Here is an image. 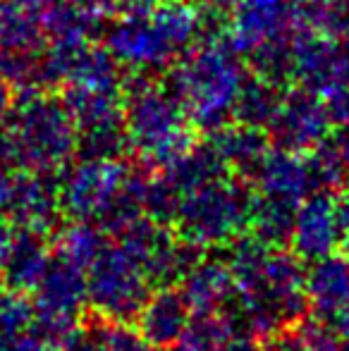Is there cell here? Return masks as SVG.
I'll use <instances>...</instances> for the list:
<instances>
[{
    "mask_svg": "<svg viewBox=\"0 0 349 351\" xmlns=\"http://www.w3.org/2000/svg\"><path fill=\"white\" fill-rule=\"evenodd\" d=\"M254 186L232 172L184 191L175 225L180 237L196 246L232 244L252 227Z\"/></svg>",
    "mask_w": 349,
    "mask_h": 351,
    "instance_id": "obj_5",
    "label": "cell"
},
{
    "mask_svg": "<svg viewBox=\"0 0 349 351\" xmlns=\"http://www.w3.org/2000/svg\"><path fill=\"white\" fill-rule=\"evenodd\" d=\"M199 3L204 5V8L218 10V12H225V14H228L230 10L234 8V3H237V0H199Z\"/></svg>",
    "mask_w": 349,
    "mask_h": 351,
    "instance_id": "obj_32",
    "label": "cell"
},
{
    "mask_svg": "<svg viewBox=\"0 0 349 351\" xmlns=\"http://www.w3.org/2000/svg\"><path fill=\"white\" fill-rule=\"evenodd\" d=\"M106 239L108 234L96 222L75 220L56 234V254L86 270L91 261L101 254L103 246L108 244Z\"/></svg>",
    "mask_w": 349,
    "mask_h": 351,
    "instance_id": "obj_23",
    "label": "cell"
},
{
    "mask_svg": "<svg viewBox=\"0 0 349 351\" xmlns=\"http://www.w3.org/2000/svg\"><path fill=\"white\" fill-rule=\"evenodd\" d=\"M62 349L65 351H110L108 339H106V320L98 325H91V328H86V330H80Z\"/></svg>",
    "mask_w": 349,
    "mask_h": 351,
    "instance_id": "obj_25",
    "label": "cell"
},
{
    "mask_svg": "<svg viewBox=\"0 0 349 351\" xmlns=\"http://www.w3.org/2000/svg\"><path fill=\"white\" fill-rule=\"evenodd\" d=\"M249 67L225 38L196 41L165 74L168 88L184 106L191 125L201 134L234 120V103Z\"/></svg>",
    "mask_w": 349,
    "mask_h": 351,
    "instance_id": "obj_2",
    "label": "cell"
},
{
    "mask_svg": "<svg viewBox=\"0 0 349 351\" xmlns=\"http://www.w3.org/2000/svg\"><path fill=\"white\" fill-rule=\"evenodd\" d=\"M263 351H342V337L323 323H294L268 335Z\"/></svg>",
    "mask_w": 349,
    "mask_h": 351,
    "instance_id": "obj_22",
    "label": "cell"
},
{
    "mask_svg": "<svg viewBox=\"0 0 349 351\" xmlns=\"http://www.w3.org/2000/svg\"><path fill=\"white\" fill-rule=\"evenodd\" d=\"M335 151L337 160H340V167L345 172V180H349V125H342L340 132H337L333 139H328Z\"/></svg>",
    "mask_w": 349,
    "mask_h": 351,
    "instance_id": "obj_28",
    "label": "cell"
},
{
    "mask_svg": "<svg viewBox=\"0 0 349 351\" xmlns=\"http://www.w3.org/2000/svg\"><path fill=\"white\" fill-rule=\"evenodd\" d=\"M8 184H10V172H3V170H0V210H3V204H5Z\"/></svg>",
    "mask_w": 349,
    "mask_h": 351,
    "instance_id": "obj_33",
    "label": "cell"
},
{
    "mask_svg": "<svg viewBox=\"0 0 349 351\" xmlns=\"http://www.w3.org/2000/svg\"><path fill=\"white\" fill-rule=\"evenodd\" d=\"M51 251H48L43 234L17 230L12 232V239L8 246L3 265L5 287L17 291H34L38 280L43 278L48 263H51Z\"/></svg>",
    "mask_w": 349,
    "mask_h": 351,
    "instance_id": "obj_19",
    "label": "cell"
},
{
    "mask_svg": "<svg viewBox=\"0 0 349 351\" xmlns=\"http://www.w3.org/2000/svg\"><path fill=\"white\" fill-rule=\"evenodd\" d=\"M292 3H294V5H297V3H304V0H292Z\"/></svg>",
    "mask_w": 349,
    "mask_h": 351,
    "instance_id": "obj_35",
    "label": "cell"
},
{
    "mask_svg": "<svg viewBox=\"0 0 349 351\" xmlns=\"http://www.w3.org/2000/svg\"><path fill=\"white\" fill-rule=\"evenodd\" d=\"M103 22L86 14L72 0H46L43 3V32L46 43L96 41Z\"/></svg>",
    "mask_w": 349,
    "mask_h": 351,
    "instance_id": "obj_20",
    "label": "cell"
},
{
    "mask_svg": "<svg viewBox=\"0 0 349 351\" xmlns=\"http://www.w3.org/2000/svg\"><path fill=\"white\" fill-rule=\"evenodd\" d=\"M134 167L120 158H82L60 180V208L72 220L98 222L120 201Z\"/></svg>",
    "mask_w": 349,
    "mask_h": 351,
    "instance_id": "obj_7",
    "label": "cell"
},
{
    "mask_svg": "<svg viewBox=\"0 0 349 351\" xmlns=\"http://www.w3.org/2000/svg\"><path fill=\"white\" fill-rule=\"evenodd\" d=\"M3 213L10 225L34 234H48L60 217V182L53 172L19 170L10 175Z\"/></svg>",
    "mask_w": 349,
    "mask_h": 351,
    "instance_id": "obj_10",
    "label": "cell"
},
{
    "mask_svg": "<svg viewBox=\"0 0 349 351\" xmlns=\"http://www.w3.org/2000/svg\"><path fill=\"white\" fill-rule=\"evenodd\" d=\"M208 143L218 158L223 160V165L228 167L232 175L237 177H249L254 175V170L258 167V162L263 160V156L270 151V139L268 132L263 127L244 125V122H228V125L218 127L215 132L208 134Z\"/></svg>",
    "mask_w": 349,
    "mask_h": 351,
    "instance_id": "obj_17",
    "label": "cell"
},
{
    "mask_svg": "<svg viewBox=\"0 0 349 351\" xmlns=\"http://www.w3.org/2000/svg\"><path fill=\"white\" fill-rule=\"evenodd\" d=\"M106 48L122 70L160 77L182 58L151 12H122L106 32Z\"/></svg>",
    "mask_w": 349,
    "mask_h": 351,
    "instance_id": "obj_8",
    "label": "cell"
},
{
    "mask_svg": "<svg viewBox=\"0 0 349 351\" xmlns=\"http://www.w3.org/2000/svg\"><path fill=\"white\" fill-rule=\"evenodd\" d=\"M306 296L318 323L328 325L340 337H349V258L333 254L311 263Z\"/></svg>",
    "mask_w": 349,
    "mask_h": 351,
    "instance_id": "obj_14",
    "label": "cell"
},
{
    "mask_svg": "<svg viewBox=\"0 0 349 351\" xmlns=\"http://www.w3.org/2000/svg\"><path fill=\"white\" fill-rule=\"evenodd\" d=\"M254 194L287 206H299L313 191H323L309 153H294L270 146L254 175L249 177Z\"/></svg>",
    "mask_w": 349,
    "mask_h": 351,
    "instance_id": "obj_12",
    "label": "cell"
},
{
    "mask_svg": "<svg viewBox=\"0 0 349 351\" xmlns=\"http://www.w3.org/2000/svg\"><path fill=\"white\" fill-rule=\"evenodd\" d=\"M333 117L318 93L302 86H287L265 125L268 139L275 148L294 153H309L330 139Z\"/></svg>",
    "mask_w": 349,
    "mask_h": 351,
    "instance_id": "obj_9",
    "label": "cell"
},
{
    "mask_svg": "<svg viewBox=\"0 0 349 351\" xmlns=\"http://www.w3.org/2000/svg\"><path fill=\"white\" fill-rule=\"evenodd\" d=\"M289 244L306 263L328 258L345 246V230L337 213V191H313L297 206Z\"/></svg>",
    "mask_w": 349,
    "mask_h": 351,
    "instance_id": "obj_11",
    "label": "cell"
},
{
    "mask_svg": "<svg viewBox=\"0 0 349 351\" xmlns=\"http://www.w3.org/2000/svg\"><path fill=\"white\" fill-rule=\"evenodd\" d=\"M46 0H0V53L38 56L46 48Z\"/></svg>",
    "mask_w": 349,
    "mask_h": 351,
    "instance_id": "obj_18",
    "label": "cell"
},
{
    "mask_svg": "<svg viewBox=\"0 0 349 351\" xmlns=\"http://www.w3.org/2000/svg\"><path fill=\"white\" fill-rule=\"evenodd\" d=\"M75 5H80L86 14H91L93 19L106 24L108 19H115L120 8H117V0H72Z\"/></svg>",
    "mask_w": 349,
    "mask_h": 351,
    "instance_id": "obj_26",
    "label": "cell"
},
{
    "mask_svg": "<svg viewBox=\"0 0 349 351\" xmlns=\"http://www.w3.org/2000/svg\"><path fill=\"white\" fill-rule=\"evenodd\" d=\"M127 143L149 170L175 165L189 148L196 134L182 101L160 77L134 74L122 82Z\"/></svg>",
    "mask_w": 349,
    "mask_h": 351,
    "instance_id": "obj_3",
    "label": "cell"
},
{
    "mask_svg": "<svg viewBox=\"0 0 349 351\" xmlns=\"http://www.w3.org/2000/svg\"><path fill=\"white\" fill-rule=\"evenodd\" d=\"M285 88L287 86H278V84L268 82V79L258 77V74L247 72L242 88L237 93V103H234V120L265 130L280 98H282Z\"/></svg>",
    "mask_w": 349,
    "mask_h": 351,
    "instance_id": "obj_21",
    "label": "cell"
},
{
    "mask_svg": "<svg viewBox=\"0 0 349 351\" xmlns=\"http://www.w3.org/2000/svg\"><path fill=\"white\" fill-rule=\"evenodd\" d=\"M158 0H117L120 12H149Z\"/></svg>",
    "mask_w": 349,
    "mask_h": 351,
    "instance_id": "obj_31",
    "label": "cell"
},
{
    "mask_svg": "<svg viewBox=\"0 0 349 351\" xmlns=\"http://www.w3.org/2000/svg\"><path fill=\"white\" fill-rule=\"evenodd\" d=\"M234 313L254 335H273L306 315V270L297 254L270 246L258 237L232 241Z\"/></svg>",
    "mask_w": 349,
    "mask_h": 351,
    "instance_id": "obj_1",
    "label": "cell"
},
{
    "mask_svg": "<svg viewBox=\"0 0 349 351\" xmlns=\"http://www.w3.org/2000/svg\"><path fill=\"white\" fill-rule=\"evenodd\" d=\"M12 106H14V86L0 77V125L8 120Z\"/></svg>",
    "mask_w": 349,
    "mask_h": 351,
    "instance_id": "obj_29",
    "label": "cell"
},
{
    "mask_svg": "<svg viewBox=\"0 0 349 351\" xmlns=\"http://www.w3.org/2000/svg\"><path fill=\"white\" fill-rule=\"evenodd\" d=\"M34 304L24 299L22 291L3 287L0 289V349L12 344L32 330Z\"/></svg>",
    "mask_w": 349,
    "mask_h": 351,
    "instance_id": "obj_24",
    "label": "cell"
},
{
    "mask_svg": "<svg viewBox=\"0 0 349 351\" xmlns=\"http://www.w3.org/2000/svg\"><path fill=\"white\" fill-rule=\"evenodd\" d=\"M342 351H349V337H342Z\"/></svg>",
    "mask_w": 349,
    "mask_h": 351,
    "instance_id": "obj_34",
    "label": "cell"
},
{
    "mask_svg": "<svg viewBox=\"0 0 349 351\" xmlns=\"http://www.w3.org/2000/svg\"><path fill=\"white\" fill-rule=\"evenodd\" d=\"M19 170H65L77 156V125L65 98L51 88H29L8 115Z\"/></svg>",
    "mask_w": 349,
    "mask_h": 351,
    "instance_id": "obj_4",
    "label": "cell"
},
{
    "mask_svg": "<svg viewBox=\"0 0 349 351\" xmlns=\"http://www.w3.org/2000/svg\"><path fill=\"white\" fill-rule=\"evenodd\" d=\"M182 296L191 315L225 313L234 306V278L230 263L223 258L201 256L182 278Z\"/></svg>",
    "mask_w": 349,
    "mask_h": 351,
    "instance_id": "obj_15",
    "label": "cell"
},
{
    "mask_svg": "<svg viewBox=\"0 0 349 351\" xmlns=\"http://www.w3.org/2000/svg\"><path fill=\"white\" fill-rule=\"evenodd\" d=\"M136 320H139V335L144 337V342L154 349H165L173 347L184 335L191 320V311L180 289L160 287L156 294L146 299Z\"/></svg>",
    "mask_w": 349,
    "mask_h": 351,
    "instance_id": "obj_16",
    "label": "cell"
},
{
    "mask_svg": "<svg viewBox=\"0 0 349 351\" xmlns=\"http://www.w3.org/2000/svg\"><path fill=\"white\" fill-rule=\"evenodd\" d=\"M10 239H12V225L0 217V278H3V265H5V256H8Z\"/></svg>",
    "mask_w": 349,
    "mask_h": 351,
    "instance_id": "obj_30",
    "label": "cell"
},
{
    "mask_svg": "<svg viewBox=\"0 0 349 351\" xmlns=\"http://www.w3.org/2000/svg\"><path fill=\"white\" fill-rule=\"evenodd\" d=\"M297 8L292 0H237L225 19V43L239 56L294 27Z\"/></svg>",
    "mask_w": 349,
    "mask_h": 351,
    "instance_id": "obj_13",
    "label": "cell"
},
{
    "mask_svg": "<svg viewBox=\"0 0 349 351\" xmlns=\"http://www.w3.org/2000/svg\"><path fill=\"white\" fill-rule=\"evenodd\" d=\"M149 275L132 246L117 239L106 244L86 268V301L103 320L130 323L151 296Z\"/></svg>",
    "mask_w": 349,
    "mask_h": 351,
    "instance_id": "obj_6",
    "label": "cell"
},
{
    "mask_svg": "<svg viewBox=\"0 0 349 351\" xmlns=\"http://www.w3.org/2000/svg\"><path fill=\"white\" fill-rule=\"evenodd\" d=\"M0 351H58V347H53L51 342H46L43 337H38L36 332L29 330L27 335H22V337L14 339L12 344H8Z\"/></svg>",
    "mask_w": 349,
    "mask_h": 351,
    "instance_id": "obj_27",
    "label": "cell"
}]
</instances>
